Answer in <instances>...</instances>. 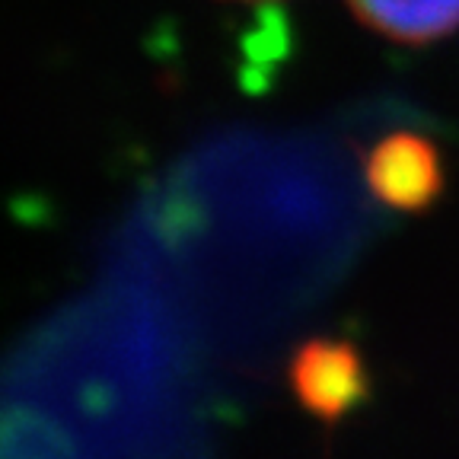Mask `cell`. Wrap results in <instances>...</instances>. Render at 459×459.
Segmentation results:
<instances>
[{"mask_svg":"<svg viewBox=\"0 0 459 459\" xmlns=\"http://www.w3.org/2000/svg\"><path fill=\"white\" fill-rule=\"evenodd\" d=\"M297 402L313 418L338 424L370 395V373L351 342L342 338H309L287 367Z\"/></svg>","mask_w":459,"mask_h":459,"instance_id":"cell-1","label":"cell"},{"mask_svg":"<svg viewBox=\"0 0 459 459\" xmlns=\"http://www.w3.org/2000/svg\"><path fill=\"white\" fill-rule=\"evenodd\" d=\"M446 182L437 143L411 131L383 137L367 157V186L383 204L395 211H428Z\"/></svg>","mask_w":459,"mask_h":459,"instance_id":"cell-2","label":"cell"},{"mask_svg":"<svg viewBox=\"0 0 459 459\" xmlns=\"http://www.w3.org/2000/svg\"><path fill=\"white\" fill-rule=\"evenodd\" d=\"M367 29L402 45H428L459 29V0H348Z\"/></svg>","mask_w":459,"mask_h":459,"instance_id":"cell-3","label":"cell"}]
</instances>
